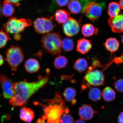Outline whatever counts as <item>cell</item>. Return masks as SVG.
I'll list each match as a JSON object with an SVG mask.
<instances>
[{
	"instance_id": "cell-4",
	"label": "cell",
	"mask_w": 123,
	"mask_h": 123,
	"mask_svg": "<svg viewBox=\"0 0 123 123\" xmlns=\"http://www.w3.org/2000/svg\"><path fill=\"white\" fill-rule=\"evenodd\" d=\"M31 24L32 21L30 19H19L13 17L8 20L4 25V28L7 33L19 34Z\"/></svg>"
},
{
	"instance_id": "cell-40",
	"label": "cell",
	"mask_w": 123,
	"mask_h": 123,
	"mask_svg": "<svg viewBox=\"0 0 123 123\" xmlns=\"http://www.w3.org/2000/svg\"><path fill=\"white\" fill-rule=\"evenodd\" d=\"M121 41H122V42L123 44V35L122 37V38H121Z\"/></svg>"
},
{
	"instance_id": "cell-22",
	"label": "cell",
	"mask_w": 123,
	"mask_h": 123,
	"mask_svg": "<svg viewBox=\"0 0 123 123\" xmlns=\"http://www.w3.org/2000/svg\"><path fill=\"white\" fill-rule=\"evenodd\" d=\"M121 7L118 3L114 2L110 3L108 9V13L111 17L113 18L119 15Z\"/></svg>"
},
{
	"instance_id": "cell-14",
	"label": "cell",
	"mask_w": 123,
	"mask_h": 123,
	"mask_svg": "<svg viewBox=\"0 0 123 123\" xmlns=\"http://www.w3.org/2000/svg\"><path fill=\"white\" fill-rule=\"evenodd\" d=\"M34 117V112L30 108L24 107L20 110V118L25 122L31 123Z\"/></svg>"
},
{
	"instance_id": "cell-8",
	"label": "cell",
	"mask_w": 123,
	"mask_h": 123,
	"mask_svg": "<svg viewBox=\"0 0 123 123\" xmlns=\"http://www.w3.org/2000/svg\"><path fill=\"white\" fill-rule=\"evenodd\" d=\"M52 18H39L35 20L33 26L36 31L40 34L50 33L53 30L54 25Z\"/></svg>"
},
{
	"instance_id": "cell-19",
	"label": "cell",
	"mask_w": 123,
	"mask_h": 123,
	"mask_svg": "<svg viewBox=\"0 0 123 123\" xmlns=\"http://www.w3.org/2000/svg\"><path fill=\"white\" fill-rule=\"evenodd\" d=\"M82 7L79 0H72L68 6V8L71 13L75 14L80 13Z\"/></svg>"
},
{
	"instance_id": "cell-13",
	"label": "cell",
	"mask_w": 123,
	"mask_h": 123,
	"mask_svg": "<svg viewBox=\"0 0 123 123\" xmlns=\"http://www.w3.org/2000/svg\"><path fill=\"white\" fill-rule=\"evenodd\" d=\"M94 111L91 106L84 104L79 109V114L81 119L88 121L92 119Z\"/></svg>"
},
{
	"instance_id": "cell-28",
	"label": "cell",
	"mask_w": 123,
	"mask_h": 123,
	"mask_svg": "<svg viewBox=\"0 0 123 123\" xmlns=\"http://www.w3.org/2000/svg\"><path fill=\"white\" fill-rule=\"evenodd\" d=\"M11 39L9 35L4 30L0 31V48L4 47L9 40Z\"/></svg>"
},
{
	"instance_id": "cell-9",
	"label": "cell",
	"mask_w": 123,
	"mask_h": 123,
	"mask_svg": "<svg viewBox=\"0 0 123 123\" xmlns=\"http://www.w3.org/2000/svg\"><path fill=\"white\" fill-rule=\"evenodd\" d=\"M63 31L66 35L68 37L75 36L79 33L80 25L74 18L69 17L62 26Z\"/></svg>"
},
{
	"instance_id": "cell-6",
	"label": "cell",
	"mask_w": 123,
	"mask_h": 123,
	"mask_svg": "<svg viewBox=\"0 0 123 123\" xmlns=\"http://www.w3.org/2000/svg\"><path fill=\"white\" fill-rule=\"evenodd\" d=\"M83 78L85 83L88 87L102 86L105 84L104 75L102 72L99 70H94L87 72Z\"/></svg>"
},
{
	"instance_id": "cell-36",
	"label": "cell",
	"mask_w": 123,
	"mask_h": 123,
	"mask_svg": "<svg viewBox=\"0 0 123 123\" xmlns=\"http://www.w3.org/2000/svg\"><path fill=\"white\" fill-rule=\"evenodd\" d=\"M14 38L16 40H19L21 38V36L19 34H15Z\"/></svg>"
},
{
	"instance_id": "cell-32",
	"label": "cell",
	"mask_w": 123,
	"mask_h": 123,
	"mask_svg": "<svg viewBox=\"0 0 123 123\" xmlns=\"http://www.w3.org/2000/svg\"><path fill=\"white\" fill-rule=\"evenodd\" d=\"M13 6H18L19 5V2L21 0H7Z\"/></svg>"
},
{
	"instance_id": "cell-34",
	"label": "cell",
	"mask_w": 123,
	"mask_h": 123,
	"mask_svg": "<svg viewBox=\"0 0 123 123\" xmlns=\"http://www.w3.org/2000/svg\"><path fill=\"white\" fill-rule=\"evenodd\" d=\"M4 62V58L3 56L0 54V66H2Z\"/></svg>"
},
{
	"instance_id": "cell-10",
	"label": "cell",
	"mask_w": 123,
	"mask_h": 123,
	"mask_svg": "<svg viewBox=\"0 0 123 123\" xmlns=\"http://www.w3.org/2000/svg\"><path fill=\"white\" fill-rule=\"evenodd\" d=\"M0 83L2 86L4 97L10 99L13 95V81L5 75L0 74Z\"/></svg>"
},
{
	"instance_id": "cell-29",
	"label": "cell",
	"mask_w": 123,
	"mask_h": 123,
	"mask_svg": "<svg viewBox=\"0 0 123 123\" xmlns=\"http://www.w3.org/2000/svg\"><path fill=\"white\" fill-rule=\"evenodd\" d=\"M74 118L71 115L67 113L63 114L61 116L60 123H74Z\"/></svg>"
},
{
	"instance_id": "cell-18",
	"label": "cell",
	"mask_w": 123,
	"mask_h": 123,
	"mask_svg": "<svg viewBox=\"0 0 123 123\" xmlns=\"http://www.w3.org/2000/svg\"><path fill=\"white\" fill-rule=\"evenodd\" d=\"M102 96L105 101L107 102H111L115 99L116 93L115 91L111 87H107L103 90Z\"/></svg>"
},
{
	"instance_id": "cell-41",
	"label": "cell",
	"mask_w": 123,
	"mask_h": 123,
	"mask_svg": "<svg viewBox=\"0 0 123 123\" xmlns=\"http://www.w3.org/2000/svg\"></svg>"
},
{
	"instance_id": "cell-12",
	"label": "cell",
	"mask_w": 123,
	"mask_h": 123,
	"mask_svg": "<svg viewBox=\"0 0 123 123\" xmlns=\"http://www.w3.org/2000/svg\"><path fill=\"white\" fill-rule=\"evenodd\" d=\"M92 47V44L90 40L82 38L77 41L76 50L81 54L85 55L88 53Z\"/></svg>"
},
{
	"instance_id": "cell-16",
	"label": "cell",
	"mask_w": 123,
	"mask_h": 123,
	"mask_svg": "<svg viewBox=\"0 0 123 123\" xmlns=\"http://www.w3.org/2000/svg\"><path fill=\"white\" fill-rule=\"evenodd\" d=\"M25 69L28 73H36L40 68L38 62L34 58H30L26 62L25 64Z\"/></svg>"
},
{
	"instance_id": "cell-17",
	"label": "cell",
	"mask_w": 123,
	"mask_h": 123,
	"mask_svg": "<svg viewBox=\"0 0 123 123\" xmlns=\"http://www.w3.org/2000/svg\"><path fill=\"white\" fill-rule=\"evenodd\" d=\"M70 14L68 12L62 9L57 10L55 14V19L59 24H63L66 22L70 17Z\"/></svg>"
},
{
	"instance_id": "cell-20",
	"label": "cell",
	"mask_w": 123,
	"mask_h": 123,
	"mask_svg": "<svg viewBox=\"0 0 123 123\" xmlns=\"http://www.w3.org/2000/svg\"><path fill=\"white\" fill-rule=\"evenodd\" d=\"M76 95V91L74 89L68 87L64 90L63 96L66 100L70 102H72V104H75V100L74 98Z\"/></svg>"
},
{
	"instance_id": "cell-37",
	"label": "cell",
	"mask_w": 123,
	"mask_h": 123,
	"mask_svg": "<svg viewBox=\"0 0 123 123\" xmlns=\"http://www.w3.org/2000/svg\"><path fill=\"white\" fill-rule=\"evenodd\" d=\"M119 5L121 8L123 10V0H120Z\"/></svg>"
},
{
	"instance_id": "cell-33",
	"label": "cell",
	"mask_w": 123,
	"mask_h": 123,
	"mask_svg": "<svg viewBox=\"0 0 123 123\" xmlns=\"http://www.w3.org/2000/svg\"><path fill=\"white\" fill-rule=\"evenodd\" d=\"M118 121L119 123H123V112H121L118 116Z\"/></svg>"
},
{
	"instance_id": "cell-3",
	"label": "cell",
	"mask_w": 123,
	"mask_h": 123,
	"mask_svg": "<svg viewBox=\"0 0 123 123\" xmlns=\"http://www.w3.org/2000/svg\"><path fill=\"white\" fill-rule=\"evenodd\" d=\"M62 41L61 36L56 33L46 34L41 39L43 47L53 56L60 54L62 48Z\"/></svg>"
},
{
	"instance_id": "cell-39",
	"label": "cell",
	"mask_w": 123,
	"mask_h": 123,
	"mask_svg": "<svg viewBox=\"0 0 123 123\" xmlns=\"http://www.w3.org/2000/svg\"><path fill=\"white\" fill-rule=\"evenodd\" d=\"M43 121H44L43 120V119H39L38 120L36 123H43Z\"/></svg>"
},
{
	"instance_id": "cell-2",
	"label": "cell",
	"mask_w": 123,
	"mask_h": 123,
	"mask_svg": "<svg viewBox=\"0 0 123 123\" xmlns=\"http://www.w3.org/2000/svg\"><path fill=\"white\" fill-rule=\"evenodd\" d=\"M48 103L49 105L43 107L44 115L43 119L47 120L46 123H60L65 103L58 91L55 93L53 99L48 100Z\"/></svg>"
},
{
	"instance_id": "cell-31",
	"label": "cell",
	"mask_w": 123,
	"mask_h": 123,
	"mask_svg": "<svg viewBox=\"0 0 123 123\" xmlns=\"http://www.w3.org/2000/svg\"><path fill=\"white\" fill-rule=\"evenodd\" d=\"M55 2L60 7L65 6L68 3L69 0H54Z\"/></svg>"
},
{
	"instance_id": "cell-21",
	"label": "cell",
	"mask_w": 123,
	"mask_h": 123,
	"mask_svg": "<svg viewBox=\"0 0 123 123\" xmlns=\"http://www.w3.org/2000/svg\"><path fill=\"white\" fill-rule=\"evenodd\" d=\"M88 66L86 60L84 58H81L78 59L74 64L73 68L79 73H82L86 70Z\"/></svg>"
},
{
	"instance_id": "cell-23",
	"label": "cell",
	"mask_w": 123,
	"mask_h": 123,
	"mask_svg": "<svg viewBox=\"0 0 123 123\" xmlns=\"http://www.w3.org/2000/svg\"><path fill=\"white\" fill-rule=\"evenodd\" d=\"M13 5L7 0H5L3 5L2 13L4 16L9 17L13 15L14 9Z\"/></svg>"
},
{
	"instance_id": "cell-24",
	"label": "cell",
	"mask_w": 123,
	"mask_h": 123,
	"mask_svg": "<svg viewBox=\"0 0 123 123\" xmlns=\"http://www.w3.org/2000/svg\"><path fill=\"white\" fill-rule=\"evenodd\" d=\"M96 31L93 25L90 24H84L81 28L82 34L86 37L92 36L95 33L96 34L98 32Z\"/></svg>"
},
{
	"instance_id": "cell-30",
	"label": "cell",
	"mask_w": 123,
	"mask_h": 123,
	"mask_svg": "<svg viewBox=\"0 0 123 123\" xmlns=\"http://www.w3.org/2000/svg\"><path fill=\"white\" fill-rule=\"evenodd\" d=\"M115 88L118 92H123V79L118 80L114 84Z\"/></svg>"
},
{
	"instance_id": "cell-1",
	"label": "cell",
	"mask_w": 123,
	"mask_h": 123,
	"mask_svg": "<svg viewBox=\"0 0 123 123\" xmlns=\"http://www.w3.org/2000/svg\"><path fill=\"white\" fill-rule=\"evenodd\" d=\"M47 71L45 77L39 76L35 82H29L25 80L14 83L13 95L10 99V104L14 106L25 105L31 97L47 83L50 72L48 69Z\"/></svg>"
},
{
	"instance_id": "cell-5",
	"label": "cell",
	"mask_w": 123,
	"mask_h": 123,
	"mask_svg": "<svg viewBox=\"0 0 123 123\" xmlns=\"http://www.w3.org/2000/svg\"><path fill=\"white\" fill-rule=\"evenodd\" d=\"M6 59L13 71L17 70L24 58L23 51L17 46H12L6 53Z\"/></svg>"
},
{
	"instance_id": "cell-35",
	"label": "cell",
	"mask_w": 123,
	"mask_h": 123,
	"mask_svg": "<svg viewBox=\"0 0 123 123\" xmlns=\"http://www.w3.org/2000/svg\"><path fill=\"white\" fill-rule=\"evenodd\" d=\"M74 123H86L84 120L80 119L77 120L74 122Z\"/></svg>"
},
{
	"instance_id": "cell-38",
	"label": "cell",
	"mask_w": 123,
	"mask_h": 123,
	"mask_svg": "<svg viewBox=\"0 0 123 123\" xmlns=\"http://www.w3.org/2000/svg\"><path fill=\"white\" fill-rule=\"evenodd\" d=\"M3 5L2 3L0 1V16H1L2 11V8Z\"/></svg>"
},
{
	"instance_id": "cell-7",
	"label": "cell",
	"mask_w": 123,
	"mask_h": 123,
	"mask_svg": "<svg viewBox=\"0 0 123 123\" xmlns=\"http://www.w3.org/2000/svg\"><path fill=\"white\" fill-rule=\"evenodd\" d=\"M104 4L91 1L87 3L84 7L83 11L85 16L91 20H95L102 14Z\"/></svg>"
},
{
	"instance_id": "cell-11",
	"label": "cell",
	"mask_w": 123,
	"mask_h": 123,
	"mask_svg": "<svg viewBox=\"0 0 123 123\" xmlns=\"http://www.w3.org/2000/svg\"><path fill=\"white\" fill-rule=\"evenodd\" d=\"M108 23L113 32L122 33L123 32V13L114 17L109 18Z\"/></svg>"
},
{
	"instance_id": "cell-15",
	"label": "cell",
	"mask_w": 123,
	"mask_h": 123,
	"mask_svg": "<svg viewBox=\"0 0 123 123\" xmlns=\"http://www.w3.org/2000/svg\"><path fill=\"white\" fill-rule=\"evenodd\" d=\"M104 45L106 49L112 54L117 51L119 49L120 43L116 38H110L106 40L104 43Z\"/></svg>"
},
{
	"instance_id": "cell-25",
	"label": "cell",
	"mask_w": 123,
	"mask_h": 123,
	"mask_svg": "<svg viewBox=\"0 0 123 123\" xmlns=\"http://www.w3.org/2000/svg\"><path fill=\"white\" fill-rule=\"evenodd\" d=\"M89 98L93 101H98L101 99L102 93L100 89L97 87H93L90 89L89 92Z\"/></svg>"
},
{
	"instance_id": "cell-26",
	"label": "cell",
	"mask_w": 123,
	"mask_h": 123,
	"mask_svg": "<svg viewBox=\"0 0 123 123\" xmlns=\"http://www.w3.org/2000/svg\"><path fill=\"white\" fill-rule=\"evenodd\" d=\"M68 62V60L65 56H60L55 58L54 64L55 68L60 69L65 67L67 66Z\"/></svg>"
},
{
	"instance_id": "cell-27",
	"label": "cell",
	"mask_w": 123,
	"mask_h": 123,
	"mask_svg": "<svg viewBox=\"0 0 123 123\" xmlns=\"http://www.w3.org/2000/svg\"><path fill=\"white\" fill-rule=\"evenodd\" d=\"M62 46L64 50L66 51H70L73 50L74 44L73 41L70 38H66L62 41Z\"/></svg>"
}]
</instances>
